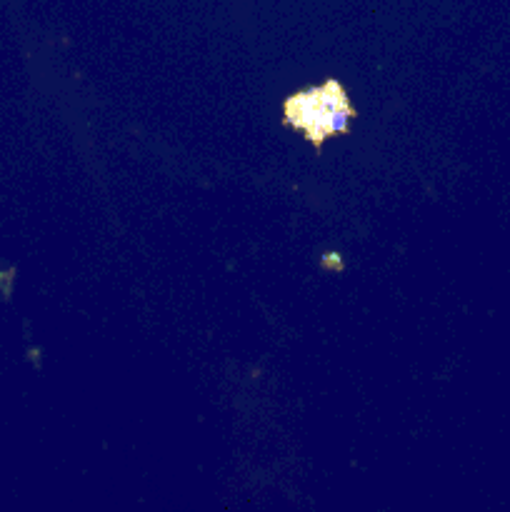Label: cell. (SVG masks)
Returning a JSON list of instances; mask_svg holds the SVG:
<instances>
[{
    "label": "cell",
    "instance_id": "obj_1",
    "mask_svg": "<svg viewBox=\"0 0 510 512\" xmlns=\"http://www.w3.org/2000/svg\"><path fill=\"white\" fill-rule=\"evenodd\" d=\"M353 118L348 95L338 83L303 90L285 103V120L305 135L310 143L320 145L325 138L343 133Z\"/></svg>",
    "mask_w": 510,
    "mask_h": 512
}]
</instances>
